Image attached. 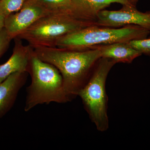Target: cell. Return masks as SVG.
Returning <instances> with one entry per match:
<instances>
[{
    "label": "cell",
    "mask_w": 150,
    "mask_h": 150,
    "mask_svg": "<svg viewBox=\"0 0 150 150\" xmlns=\"http://www.w3.org/2000/svg\"><path fill=\"white\" fill-rule=\"evenodd\" d=\"M33 49L39 59L59 70L63 78L65 90L72 100L78 96L101 58L100 51L94 47L84 50H70L55 46Z\"/></svg>",
    "instance_id": "obj_1"
},
{
    "label": "cell",
    "mask_w": 150,
    "mask_h": 150,
    "mask_svg": "<svg viewBox=\"0 0 150 150\" xmlns=\"http://www.w3.org/2000/svg\"><path fill=\"white\" fill-rule=\"evenodd\" d=\"M27 73L30 75L31 82L26 89L25 112L38 105L51 103L62 104L72 100L65 90L59 70L39 59L33 49Z\"/></svg>",
    "instance_id": "obj_2"
},
{
    "label": "cell",
    "mask_w": 150,
    "mask_h": 150,
    "mask_svg": "<svg viewBox=\"0 0 150 150\" xmlns=\"http://www.w3.org/2000/svg\"><path fill=\"white\" fill-rule=\"evenodd\" d=\"M93 25H96V22L82 18L69 9L43 17L17 38L26 40L33 48L51 47L65 35Z\"/></svg>",
    "instance_id": "obj_3"
},
{
    "label": "cell",
    "mask_w": 150,
    "mask_h": 150,
    "mask_svg": "<svg viewBox=\"0 0 150 150\" xmlns=\"http://www.w3.org/2000/svg\"><path fill=\"white\" fill-rule=\"evenodd\" d=\"M150 33L148 30L134 25L119 28L93 25L65 35L56 41L54 46L70 50H87L98 45L144 39Z\"/></svg>",
    "instance_id": "obj_4"
},
{
    "label": "cell",
    "mask_w": 150,
    "mask_h": 150,
    "mask_svg": "<svg viewBox=\"0 0 150 150\" xmlns=\"http://www.w3.org/2000/svg\"><path fill=\"white\" fill-rule=\"evenodd\" d=\"M115 64L111 59L101 58L78 94L90 118L100 132H105L109 128L105 84L108 74Z\"/></svg>",
    "instance_id": "obj_5"
},
{
    "label": "cell",
    "mask_w": 150,
    "mask_h": 150,
    "mask_svg": "<svg viewBox=\"0 0 150 150\" xmlns=\"http://www.w3.org/2000/svg\"><path fill=\"white\" fill-rule=\"evenodd\" d=\"M51 12L38 0H26L19 10L6 18L5 28L10 37L14 39Z\"/></svg>",
    "instance_id": "obj_6"
},
{
    "label": "cell",
    "mask_w": 150,
    "mask_h": 150,
    "mask_svg": "<svg viewBox=\"0 0 150 150\" xmlns=\"http://www.w3.org/2000/svg\"><path fill=\"white\" fill-rule=\"evenodd\" d=\"M122 6L118 10L101 11L97 18L96 25L119 28L134 25L150 31V11L142 12L137 9V6Z\"/></svg>",
    "instance_id": "obj_7"
},
{
    "label": "cell",
    "mask_w": 150,
    "mask_h": 150,
    "mask_svg": "<svg viewBox=\"0 0 150 150\" xmlns=\"http://www.w3.org/2000/svg\"><path fill=\"white\" fill-rule=\"evenodd\" d=\"M14 47L10 58L4 64L0 65V83L12 74L27 73L33 48L24 46L22 40L14 38Z\"/></svg>",
    "instance_id": "obj_8"
},
{
    "label": "cell",
    "mask_w": 150,
    "mask_h": 150,
    "mask_svg": "<svg viewBox=\"0 0 150 150\" xmlns=\"http://www.w3.org/2000/svg\"><path fill=\"white\" fill-rule=\"evenodd\" d=\"M138 0H71L70 9L79 16L95 21L98 13L114 3L137 6Z\"/></svg>",
    "instance_id": "obj_9"
},
{
    "label": "cell",
    "mask_w": 150,
    "mask_h": 150,
    "mask_svg": "<svg viewBox=\"0 0 150 150\" xmlns=\"http://www.w3.org/2000/svg\"><path fill=\"white\" fill-rule=\"evenodd\" d=\"M27 80L26 73H15L0 83V118L13 106L18 94Z\"/></svg>",
    "instance_id": "obj_10"
},
{
    "label": "cell",
    "mask_w": 150,
    "mask_h": 150,
    "mask_svg": "<svg viewBox=\"0 0 150 150\" xmlns=\"http://www.w3.org/2000/svg\"><path fill=\"white\" fill-rule=\"evenodd\" d=\"M93 47L99 49L101 58L111 59L116 64H131L142 55L139 51L132 47L129 42H116Z\"/></svg>",
    "instance_id": "obj_11"
},
{
    "label": "cell",
    "mask_w": 150,
    "mask_h": 150,
    "mask_svg": "<svg viewBox=\"0 0 150 150\" xmlns=\"http://www.w3.org/2000/svg\"><path fill=\"white\" fill-rule=\"evenodd\" d=\"M26 0H0V14L6 18L19 10Z\"/></svg>",
    "instance_id": "obj_12"
},
{
    "label": "cell",
    "mask_w": 150,
    "mask_h": 150,
    "mask_svg": "<svg viewBox=\"0 0 150 150\" xmlns=\"http://www.w3.org/2000/svg\"><path fill=\"white\" fill-rule=\"evenodd\" d=\"M42 4L52 12L69 9L71 0H38Z\"/></svg>",
    "instance_id": "obj_13"
},
{
    "label": "cell",
    "mask_w": 150,
    "mask_h": 150,
    "mask_svg": "<svg viewBox=\"0 0 150 150\" xmlns=\"http://www.w3.org/2000/svg\"><path fill=\"white\" fill-rule=\"evenodd\" d=\"M129 43L141 54L150 57V38L131 40Z\"/></svg>",
    "instance_id": "obj_14"
},
{
    "label": "cell",
    "mask_w": 150,
    "mask_h": 150,
    "mask_svg": "<svg viewBox=\"0 0 150 150\" xmlns=\"http://www.w3.org/2000/svg\"><path fill=\"white\" fill-rule=\"evenodd\" d=\"M12 40L4 28L0 31V58L7 50Z\"/></svg>",
    "instance_id": "obj_15"
},
{
    "label": "cell",
    "mask_w": 150,
    "mask_h": 150,
    "mask_svg": "<svg viewBox=\"0 0 150 150\" xmlns=\"http://www.w3.org/2000/svg\"><path fill=\"white\" fill-rule=\"evenodd\" d=\"M5 18L4 16L0 14V31L4 28Z\"/></svg>",
    "instance_id": "obj_16"
}]
</instances>
